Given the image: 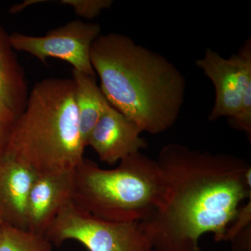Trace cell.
Instances as JSON below:
<instances>
[{
	"instance_id": "9a60e30c",
	"label": "cell",
	"mask_w": 251,
	"mask_h": 251,
	"mask_svg": "<svg viewBox=\"0 0 251 251\" xmlns=\"http://www.w3.org/2000/svg\"><path fill=\"white\" fill-rule=\"evenodd\" d=\"M232 127L245 133L251 141V86L248 87L243 95L242 102L237 115L229 119Z\"/></svg>"
},
{
	"instance_id": "8fae6325",
	"label": "cell",
	"mask_w": 251,
	"mask_h": 251,
	"mask_svg": "<svg viewBox=\"0 0 251 251\" xmlns=\"http://www.w3.org/2000/svg\"><path fill=\"white\" fill-rule=\"evenodd\" d=\"M29 94L24 69L0 23V120L12 125L25 108Z\"/></svg>"
},
{
	"instance_id": "5bb4252c",
	"label": "cell",
	"mask_w": 251,
	"mask_h": 251,
	"mask_svg": "<svg viewBox=\"0 0 251 251\" xmlns=\"http://www.w3.org/2000/svg\"><path fill=\"white\" fill-rule=\"evenodd\" d=\"M59 2L72 7L77 16L89 20L97 17L113 4L112 0H61Z\"/></svg>"
},
{
	"instance_id": "2e32d148",
	"label": "cell",
	"mask_w": 251,
	"mask_h": 251,
	"mask_svg": "<svg viewBox=\"0 0 251 251\" xmlns=\"http://www.w3.org/2000/svg\"><path fill=\"white\" fill-rule=\"evenodd\" d=\"M251 226V197L247 203L239 208L237 215L227 229L224 242H232L238 234Z\"/></svg>"
},
{
	"instance_id": "5b68a950",
	"label": "cell",
	"mask_w": 251,
	"mask_h": 251,
	"mask_svg": "<svg viewBox=\"0 0 251 251\" xmlns=\"http://www.w3.org/2000/svg\"><path fill=\"white\" fill-rule=\"evenodd\" d=\"M45 236L52 245L77 241L89 251H151L139 223H116L99 219L71 202L63 208Z\"/></svg>"
},
{
	"instance_id": "6da1fadb",
	"label": "cell",
	"mask_w": 251,
	"mask_h": 251,
	"mask_svg": "<svg viewBox=\"0 0 251 251\" xmlns=\"http://www.w3.org/2000/svg\"><path fill=\"white\" fill-rule=\"evenodd\" d=\"M163 178L154 214L139 222L153 250L202 251V234L224 242L241 203L251 197V166L242 158L179 143L163 147L156 160Z\"/></svg>"
},
{
	"instance_id": "4fadbf2b",
	"label": "cell",
	"mask_w": 251,
	"mask_h": 251,
	"mask_svg": "<svg viewBox=\"0 0 251 251\" xmlns=\"http://www.w3.org/2000/svg\"><path fill=\"white\" fill-rule=\"evenodd\" d=\"M44 234L4 224L0 232V251H52Z\"/></svg>"
},
{
	"instance_id": "30bf717a",
	"label": "cell",
	"mask_w": 251,
	"mask_h": 251,
	"mask_svg": "<svg viewBox=\"0 0 251 251\" xmlns=\"http://www.w3.org/2000/svg\"><path fill=\"white\" fill-rule=\"evenodd\" d=\"M37 176L12 157L5 154L0 158V217L4 224L27 229V200Z\"/></svg>"
},
{
	"instance_id": "7c38bea8",
	"label": "cell",
	"mask_w": 251,
	"mask_h": 251,
	"mask_svg": "<svg viewBox=\"0 0 251 251\" xmlns=\"http://www.w3.org/2000/svg\"><path fill=\"white\" fill-rule=\"evenodd\" d=\"M75 101L81 138L86 148L87 138L100 117L110 106L96 82L95 77L73 69Z\"/></svg>"
},
{
	"instance_id": "ffe728a7",
	"label": "cell",
	"mask_w": 251,
	"mask_h": 251,
	"mask_svg": "<svg viewBox=\"0 0 251 251\" xmlns=\"http://www.w3.org/2000/svg\"><path fill=\"white\" fill-rule=\"evenodd\" d=\"M156 251V250H153H153H152V251Z\"/></svg>"
},
{
	"instance_id": "8992f818",
	"label": "cell",
	"mask_w": 251,
	"mask_h": 251,
	"mask_svg": "<svg viewBox=\"0 0 251 251\" xmlns=\"http://www.w3.org/2000/svg\"><path fill=\"white\" fill-rule=\"evenodd\" d=\"M97 23L77 20L52 29L44 36H30L16 32L10 35L15 50L34 56L46 64L48 59L65 61L77 71L95 77L90 61V50L94 41L100 35Z\"/></svg>"
},
{
	"instance_id": "ac0fdd59",
	"label": "cell",
	"mask_w": 251,
	"mask_h": 251,
	"mask_svg": "<svg viewBox=\"0 0 251 251\" xmlns=\"http://www.w3.org/2000/svg\"><path fill=\"white\" fill-rule=\"evenodd\" d=\"M11 126L0 120V158L6 153Z\"/></svg>"
},
{
	"instance_id": "e0dca14e",
	"label": "cell",
	"mask_w": 251,
	"mask_h": 251,
	"mask_svg": "<svg viewBox=\"0 0 251 251\" xmlns=\"http://www.w3.org/2000/svg\"><path fill=\"white\" fill-rule=\"evenodd\" d=\"M229 251H251V226L234 238Z\"/></svg>"
},
{
	"instance_id": "ba28073f",
	"label": "cell",
	"mask_w": 251,
	"mask_h": 251,
	"mask_svg": "<svg viewBox=\"0 0 251 251\" xmlns=\"http://www.w3.org/2000/svg\"><path fill=\"white\" fill-rule=\"evenodd\" d=\"M139 126L110 105L91 131L86 146L104 163L114 165L148 148Z\"/></svg>"
},
{
	"instance_id": "3957f363",
	"label": "cell",
	"mask_w": 251,
	"mask_h": 251,
	"mask_svg": "<svg viewBox=\"0 0 251 251\" xmlns=\"http://www.w3.org/2000/svg\"><path fill=\"white\" fill-rule=\"evenodd\" d=\"M72 78L44 79L31 89L11 126L5 154L38 175L75 171L84 160Z\"/></svg>"
},
{
	"instance_id": "7a4b0ae2",
	"label": "cell",
	"mask_w": 251,
	"mask_h": 251,
	"mask_svg": "<svg viewBox=\"0 0 251 251\" xmlns=\"http://www.w3.org/2000/svg\"><path fill=\"white\" fill-rule=\"evenodd\" d=\"M90 61L109 103L142 131L159 134L175 125L186 80L164 56L129 36L110 33L94 41Z\"/></svg>"
},
{
	"instance_id": "d6986e66",
	"label": "cell",
	"mask_w": 251,
	"mask_h": 251,
	"mask_svg": "<svg viewBox=\"0 0 251 251\" xmlns=\"http://www.w3.org/2000/svg\"><path fill=\"white\" fill-rule=\"evenodd\" d=\"M4 222L1 218L0 217V232H1V228H2L3 226H4Z\"/></svg>"
},
{
	"instance_id": "9c48e42d",
	"label": "cell",
	"mask_w": 251,
	"mask_h": 251,
	"mask_svg": "<svg viewBox=\"0 0 251 251\" xmlns=\"http://www.w3.org/2000/svg\"><path fill=\"white\" fill-rule=\"evenodd\" d=\"M74 171L38 175L27 200V229L45 235L63 208L72 202Z\"/></svg>"
},
{
	"instance_id": "277c9868",
	"label": "cell",
	"mask_w": 251,
	"mask_h": 251,
	"mask_svg": "<svg viewBox=\"0 0 251 251\" xmlns=\"http://www.w3.org/2000/svg\"><path fill=\"white\" fill-rule=\"evenodd\" d=\"M163 178L156 160L137 152L113 169L84 158L74 171L72 202L91 215L116 223H139L154 214Z\"/></svg>"
},
{
	"instance_id": "52a82bcc",
	"label": "cell",
	"mask_w": 251,
	"mask_h": 251,
	"mask_svg": "<svg viewBox=\"0 0 251 251\" xmlns=\"http://www.w3.org/2000/svg\"><path fill=\"white\" fill-rule=\"evenodd\" d=\"M196 66L212 82L215 101L209 115L214 121L221 117L233 118L242 102L243 95L251 86V39L249 37L237 54L224 58L214 50H206Z\"/></svg>"
}]
</instances>
